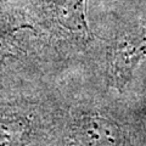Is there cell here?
<instances>
[{
	"mask_svg": "<svg viewBox=\"0 0 146 146\" xmlns=\"http://www.w3.org/2000/svg\"><path fill=\"white\" fill-rule=\"evenodd\" d=\"M31 123L22 117L0 119V146H25L29 139Z\"/></svg>",
	"mask_w": 146,
	"mask_h": 146,
	"instance_id": "obj_4",
	"label": "cell"
},
{
	"mask_svg": "<svg viewBox=\"0 0 146 146\" xmlns=\"http://www.w3.org/2000/svg\"><path fill=\"white\" fill-rule=\"evenodd\" d=\"M146 55V16L118 36L110 54V76L115 86L122 89Z\"/></svg>",
	"mask_w": 146,
	"mask_h": 146,
	"instance_id": "obj_1",
	"label": "cell"
},
{
	"mask_svg": "<svg viewBox=\"0 0 146 146\" xmlns=\"http://www.w3.org/2000/svg\"><path fill=\"white\" fill-rule=\"evenodd\" d=\"M55 20L62 28L83 36H89L86 23V0H50Z\"/></svg>",
	"mask_w": 146,
	"mask_h": 146,
	"instance_id": "obj_3",
	"label": "cell"
},
{
	"mask_svg": "<svg viewBox=\"0 0 146 146\" xmlns=\"http://www.w3.org/2000/svg\"><path fill=\"white\" fill-rule=\"evenodd\" d=\"M63 146H130L123 128L99 115H82L71 123Z\"/></svg>",
	"mask_w": 146,
	"mask_h": 146,
	"instance_id": "obj_2",
	"label": "cell"
}]
</instances>
